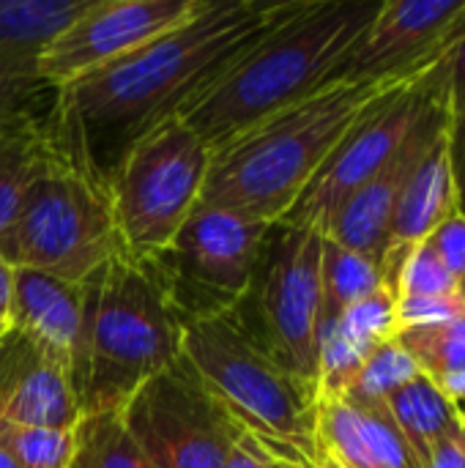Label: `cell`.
I'll return each instance as SVG.
<instances>
[{
  "instance_id": "1",
  "label": "cell",
  "mask_w": 465,
  "mask_h": 468,
  "mask_svg": "<svg viewBox=\"0 0 465 468\" xmlns=\"http://www.w3.org/2000/svg\"><path fill=\"white\" fill-rule=\"evenodd\" d=\"M288 0H206L173 30L60 88L47 110L63 159L107 186L121 156L178 112L277 16Z\"/></svg>"
},
{
  "instance_id": "2",
  "label": "cell",
  "mask_w": 465,
  "mask_h": 468,
  "mask_svg": "<svg viewBox=\"0 0 465 468\" xmlns=\"http://www.w3.org/2000/svg\"><path fill=\"white\" fill-rule=\"evenodd\" d=\"M384 0H288L181 112L208 148L326 88L375 22Z\"/></svg>"
},
{
  "instance_id": "3",
  "label": "cell",
  "mask_w": 465,
  "mask_h": 468,
  "mask_svg": "<svg viewBox=\"0 0 465 468\" xmlns=\"http://www.w3.org/2000/svg\"><path fill=\"white\" fill-rule=\"evenodd\" d=\"M406 80L326 85L211 148L200 203L263 225L285 219L343 137Z\"/></svg>"
},
{
  "instance_id": "4",
  "label": "cell",
  "mask_w": 465,
  "mask_h": 468,
  "mask_svg": "<svg viewBox=\"0 0 465 468\" xmlns=\"http://www.w3.org/2000/svg\"><path fill=\"white\" fill-rule=\"evenodd\" d=\"M85 414H121L129 398L181 359L178 315L153 261L118 252L88 280Z\"/></svg>"
},
{
  "instance_id": "5",
  "label": "cell",
  "mask_w": 465,
  "mask_h": 468,
  "mask_svg": "<svg viewBox=\"0 0 465 468\" xmlns=\"http://www.w3.org/2000/svg\"><path fill=\"white\" fill-rule=\"evenodd\" d=\"M181 359L247 433L318 463V387L280 367L230 315L186 321Z\"/></svg>"
},
{
  "instance_id": "6",
  "label": "cell",
  "mask_w": 465,
  "mask_h": 468,
  "mask_svg": "<svg viewBox=\"0 0 465 468\" xmlns=\"http://www.w3.org/2000/svg\"><path fill=\"white\" fill-rule=\"evenodd\" d=\"M121 250L107 189L71 167L63 154L25 192L8 228L0 230V258L14 269L85 282Z\"/></svg>"
},
{
  "instance_id": "7",
  "label": "cell",
  "mask_w": 465,
  "mask_h": 468,
  "mask_svg": "<svg viewBox=\"0 0 465 468\" xmlns=\"http://www.w3.org/2000/svg\"><path fill=\"white\" fill-rule=\"evenodd\" d=\"M211 165L208 143L181 118L140 137L107 178L121 250L153 261L200 206Z\"/></svg>"
},
{
  "instance_id": "8",
  "label": "cell",
  "mask_w": 465,
  "mask_h": 468,
  "mask_svg": "<svg viewBox=\"0 0 465 468\" xmlns=\"http://www.w3.org/2000/svg\"><path fill=\"white\" fill-rule=\"evenodd\" d=\"M323 233L307 225H269L249 291L227 313L280 367L318 387Z\"/></svg>"
},
{
  "instance_id": "9",
  "label": "cell",
  "mask_w": 465,
  "mask_h": 468,
  "mask_svg": "<svg viewBox=\"0 0 465 468\" xmlns=\"http://www.w3.org/2000/svg\"><path fill=\"white\" fill-rule=\"evenodd\" d=\"M269 225L214 206H197L164 252L153 258L164 288L186 321L236 310L249 291Z\"/></svg>"
},
{
  "instance_id": "10",
  "label": "cell",
  "mask_w": 465,
  "mask_h": 468,
  "mask_svg": "<svg viewBox=\"0 0 465 468\" xmlns=\"http://www.w3.org/2000/svg\"><path fill=\"white\" fill-rule=\"evenodd\" d=\"M449 58L436 69L400 82L375 101L332 151L326 165L280 222L307 225L323 233L340 206L389 165L430 107L449 96Z\"/></svg>"
},
{
  "instance_id": "11",
  "label": "cell",
  "mask_w": 465,
  "mask_h": 468,
  "mask_svg": "<svg viewBox=\"0 0 465 468\" xmlns=\"http://www.w3.org/2000/svg\"><path fill=\"white\" fill-rule=\"evenodd\" d=\"M121 422L153 468H225L244 428L184 359L145 381Z\"/></svg>"
},
{
  "instance_id": "12",
  "label": "cell",
  "mask_w": 465,
  "mask_h": 468,
  "mask_svg": "<svg viewBox=\"0 0 465 468\" xmlns=\"http://www.w3.org/2000/svg\"><path fill=\"white\" fill-rule=\"evenodd\" d=\"M203 3L206 0H88L85 11L44 47L38 60L41 80L58 93L79 77L186 22Z\"/></svg>"
},
{
  "instance_id": "13",
  "label": "cell",
  "mask_w": 465,
  "mask_h": 468,
  "mask_svg": "<svg viewBox=\"0 0 465 468\" xmlns=\"http://www.w3.org/2000/svg\"><path fill=\"white\" fill-rule=\"evenodd\" d=\"M465 36V0H384L375 22L337 66L334 82H378L425 74Z\"/></svg>"
},
{
  "instance_id": "14",
  "label": "cell",
  "mask_w": 465,
  "mask_h": 468,
  "mask_svg": "<svg viewBox=\"0 0 465 468\" xmlns=\"http://www.w3.org/2000/svg\"><path fill=\"white\" fill-rule=\"evenodd\" d=\"M449 121L452 115H449V96H447L430 107V112L417 123V129L408 134L403 148L389 159V165L340 206V211L329 219L323 236L384 266L392 244V219L403 186L408 184L419 159L449 129Z\"/></svg>"
},
{
  "instance_id": "15",
  "label": "cell",
  "mask_w": 465,
  "mask_h": 468,
  "mask_svg": "<svg viewBox=\"0 0 465 468\" xmlns=\"http://www.w3.org/2000/svg\"><path fill=\"white\" fill-rule=\"evenodd\" d=\"M79 420L69 367L11 326L0 337V428H74Z\"/></svg>"
},
{
  "instance_id": "16",
  "label": "cell",
  "mask_w": 465,
  "mask_h": 468,
  "mask_svg": "<svg viewBox=\"0 0 465 468\" xmlns=\"http://www.w3.org/2000/svg\"><path fill=\"white\" fill-rule=\"evenodd\" d=\"M88 310V280L66 282L27 269L14 271L11 324L69 367L77 395L85 384Z\"/></svg>"
},
{
  "instance_id": "17",
  "label": "cell",
  "mask_w": 465,
  "mask_h": 468,
  "mask_svg": "<svg viewBox=\"0 0 465 468\" xmlns=\"http://www.w3.org/2000/svg\"><path fill=\"white\" fill-rule=\"evenodd\" d=\"M85 5L88 0H0V121L36 112L49 90L38 71L41 52Z\"/></svg>"
},
{
  "instance_id": "18",
  "label": "cell",
  "mask_w": 465,
  "mask_h": 468,
  "mask_svg": "<svg viewBox=\"0 0 465 468\" xmlns=\"http://www.w3.org/2000/svg\"><path fill=\"white\" fill-rule=\"evenodd\" d=\"M318 452L345 468H422L386 403L356 398L318 403Z\"/></svg>"
},
{
  "instance_id": "19",
  "label": "cell",
  "mask_w": 465,
  "mask_h": 468,
  "mask_svg": "<svg viewBox=\"0 0 465 468\" xmlns=\"http://www.w3.org/2000/svg\"><path fill=\"white\" fill-rule=\"evenodd\" d=\"M458 211H460L458 186H455L449 148H447V132H444L433 143V148L419 159L408 184L403 186V195L397 200L395 219H392L389 252L411 250V247L422 244L441 222H447Z\"/></svg>"
},
{
  "instance_id": "20",
  "label": "cell",
  "mask_w": 465,
  "mask_h": 468,
  "mask_svg": "<svg viewBox=\"0 0 465 468\" xmlns=\"http://www.w3.org/2000/svg\"><path fill=\"white\" fill-rule=\"evenodd\" d=\"M60 159L47 112L0 121V230L8 228L30 184Z\"/></svg>"
},
{
  "instance_id": "21",
  "label": "cell",
  "mask_w": 465,
  "mask_h": 468,
  "mask_svg": "<svg viewBox=\"0 0 465 468\" xmlns=\"http://www.w3.org/2000/svg\"><path fill=\"white\" fill-rule=\"evenodd\" d=\"M384 403L395 425L400 428V433L417 452L419 463L428 458L433 444H439L444 436L460 428L458 409L422 373L406 381L400 389H395Z\"/></svg>"
},
{
  "instance_id": "22",
  "label": "cell",
  "mask_w": 465,
  "mask_h": 468,
  "mask_svg": "<svg viewBox=\"0 0 465 468\" xmlns=\"http://www.w3.org/2000/svg\"><path fill=\"white\" fill-rule=\"evenodd\" d=\"M384 285V269L370 258L323 236L321 250V332L348 307ZM321 343V340H318Z\"/></svg>"
},
{
  "instance_id": "23",
  "label": "cell",
  "mask_w": 465,
  "mask_h": 468,
  "mask_svg": "<svg viewBox=\"0 0 465 468\" xmlns=\"http://www.w3.org/2000/svg\"><path fill=\"white\" fill-rule=\"evenodd\" d=\"M69 468H153L121 422V414H85Z\"/></svg>"
},
{
  "instance_id": "24",
  "label": "cell",
  "mask_w": 465,
  "mask_h": 468,
  "mask_svg": "<svg viewBox=\"0 0 465 468\" xmlns=\"http://www.w3.org/2000/svg\"><path fill=\"white\" fill-rule=\"evenodd\" d=\"M337 332L343 340H348L356 351L370 356L378 346L389 343L397 337L400 324H397V293L392 285L375 288L370 296L348 307L332 326L323 332Z\"/></svg>"
},
{
  "instance_id": "25",
  "label": "cell",
  "mask_w": 465,
  "mask_h": 468,
  "mask_svg": "<svg viewBox=\"0 0 465 468\" xmlns=\"http://www.w3.org/2000/svg\"><path fill=\"white\" fill-rule=\"evenodd\" d=\"M397 343L430 381L465 367V337L458 321L436 326H411L397 332Z\"/></svg>"
},
{
  "instance_id": "26",
  "label": "cell",
  "mask_w": 465,
  "mask_h": 468,
  "mask_svg": "<svg viewBox=\"0 0 465 468\" xmlns=\"http://www.w3.org/2000/svg\"><path fill=\"white\" fill-rule=\"evenodd\" d=\"M0 447L19 468H69L77 447L74 428H0Z\"/></svg>"
},
{
  "instance_id": "27",
  "label": "cell",
  "mask_w": 465,
  "mask_h": 468,
  "mask_svg": "<svg viewBox=\"0 0 465 468\" xmlns=\"http://www.w3.org/2000/svg\"><path fill=\"white\" fill-rule=\"evenodd\" d=\"M414 376H419V367L414 365V359L406 354V348H403V346L397 343V337H395V340L378 346V348L367 356V362H365V367H362V373H359L354 389H351L345 398L370 400V403H384L395 389H400V387H403L406 381H411Z\"/></svg>"
},
{
  "instance_id": "28",
  "label": "cell",
  "mask_w": 465,
  "mask_h": 468,
  "mask_svg": "<svg viewBox=\"0 0 465 468\" xmlns=\"http://www.w3.org/2000/svg\"><path fill=\"white\" fill-rule=\"evenodd\" d=\"M225 468H315V463L293 450H285L244 431V436L230 450Z\"/></svg>"
},
{
  "instance_id": "29",
  "label": "cell",
  "mask_w": 465,
  "mask_h": 468,
  "mask_svg": "<svg viewBox=\"0 0 465 468\" xmlns=\"http://www.w3.org/2000/svg\"><path fill=\"white\" fill-rule=\"evenodd\" d=\"M460 315H465V299L460 293L397 299V324H400V329L449 324V321H458Z\"/></svg>"
},
{
  "instance_id": "30",
  "label": "cell",
  "mask_w": 465,
  "mask_h": 468,
  "mask_svg": "<svg viewBox=\"0 0 465 468\" xmlns=\"http://www.w3.org/2000/svg\"><path fill=\"white\" fill-rule=\"evenodd\" d=\"M425 244L436 252V258L447 266V271L460 282L465 274V217L458 211L447 222H441Z\"/></svg>"
},
{
  "instance_id": "31",
  "label": "cell",
  "mask_w": 465,
  "mask_h": 468,
  "mask_svg": "<svg viewBox=\"0 0 465 468\" xmlns=\"http://www.w3.org/2000/svg\"><path fill=\"white\" fill-rule=\"evenodd\" d=\"M447 148H449V165L458 186V206L465 217V115L452 118L447 129Z\"/></svg>"
},
{
  "instance_id": "32",
  "label": "cell",
  "mask_w": 465,
  "mask_h": 468,
  "mask_svg": "<svg viewBox=\"0 0 465 468\" xmlns=\"http://www.w3.org/2000/svg\"><path fill=\"white\" fill-rule=\"evenodd\" d=\"M422 468H465V433L463 428L444 436L439 444L430 447Z\"/></svg>"
},
{
  "instance_id": "33",
  "label": "cell",
  "mask_w": 465,
  "mask_h": 468,
  "mask_svg": "<svg viewBox=\"0 0 465 468\" xmlns=\"http://www.w3.org/2000/svg\"><path fill=\"white\" fill-rule=\"evenodd\" d=\"M449 115H465V36L449 58Z\"/></svg>"
},
{
  "instance_id": "34",
  "label": "cell",
  "mask_w": 465,
  "mask_h": 468,
  "mask_svg": "<svg viewBox=\"0 0 465 468\" xmlns=\"http://www.w3.org/2000/svg\"><path fill=\"white\" fill-rule=\"evenodd\" d=\"M439 387V392L455 406V409H463L465 406V367L463 370H455V373H447L444 378L433 381Z\"/></svg>"
},
{
  "instance_id": "35",
  "label": "cell",
  "mask_w": 465,
  "mask_h": 468,
  "mask_svg": "<svg viewBox=\"0 0 465 468\" xmlns=\"http://www.w3.org/2000/svg\"><path fill=\"white\" fill-rule=\"evenodd\" d=\"M14 266L0 258V315L11 318V299H14Z\"/></svg>"
},
{
  "instance_id": "36",
  "label": "cell",
  "mask_w": 465,
  "mask_h": 468,
  "mask_svg": "<svg viewBox=\"0 0 465 468\" xmlns=\"http://www.w3.org/2000/svg\"><path fill=\"white\" fill-rule=\"evenodd\" d=\"M315 468H345L340 466L332 455H326V452H318V463H315Z\"/></svg>"
},
{
  "instance_id": "37",
  "label": "cell",
  "mask_w": 465,
  "mask_h": 468,
  "mask_svg": "<svg viewBox=\"0 0 465 468\" xmlns=\"http://www.w3.org/2000/svg\"><path fill=\"white\" fill-rule=\"evenodd\" d=\"M0 468H19V463H16V461H14L3 447H0Z\"/></svg>"
},
{
  "instance_id": "38",
  "label": "cell",
  "mask_w": 465,
  "mask_h": 468,
  "mask_svg": "<svg viewBox=\"0 0 465 468\" xmlns=\"http://www.w3.org/2000/svg\"><path fill=\"white\" fill-rule=\"evenodd\" d=\"M11 326H14V324H11V318H3V315H0V337H3Z\"/></svg>"
},
{
  "instance_id": "39",
  "label": "cell",
  "mask_w": 465,
  "mask_h": 468,
  "mask_svg": "<svg viewBox=\"0 0 465 468\" xmlns=\"http://www.w3.org/2000/svg\"><path fill=\"white\" fill-rule=\"evenodd\" d=\"M458 417H460V428H463V433H465V406L463 409H458Z\"/></svg>"
},
{
  "instance_id": "40",
  "label": "cell",
  "mask_w": 465,
  "mask_h": 468,
  "mask_svg": "<svg viewBox=\"0 0 465 468\" xmlns=\"http://www.w3.org/2000/svg\"><path fill=\"white\" fill-rule=\"evenodd\" d=\"M458 291H460V296H463V299H465V274H463V277H460V282H458Z\"/></svg>"
}]
</instances>
